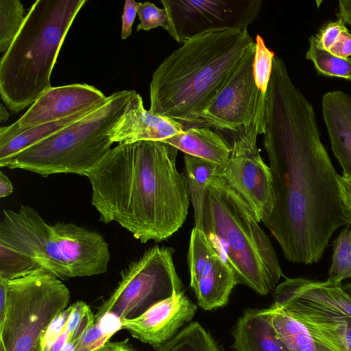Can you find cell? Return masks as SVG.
<instances>
[{
	"mask_svg": "<svg viewBox=\"0 0 351 351\" xmlns=\"http://www.w3.org/2000/svg\"><path fill=\"white\" fill-rule=\"evenodd\" d=\"M338 19H341L345 24L351 26V0H340L338 2Z\"/></svg>",
	"mask_w": 351,
	"mask_h": 351,
	"instance_id": "cell-39",
	"label": "cell"
},
{
	"mask_svg": "<svg viewBox=\"0 0 351 351\" xmlns=\"http://www.w3.org/2000/svg\"><path fill=\"white\" fill-rule=\"evenodd\" d=\"M230 156L217 176L222 178L247 202L258 221L265 225L272 213L274 199L269 166L256 147L236 143Z\"/></svg>",
	"mask_w": 351,
	"mask_h": 351,
	"instance_id": "cell-12",
	"label": "cell"
},
{
	"mask_svg": "<svg viewBox=\"0 0 351 351\" xmlns=\"http://www.w3.org/2000/svg\"><path fill=\"white\" fill-rule=\"evenodd\" d=\"M309 47L306 53V59L314 64L317 71L324 75L340 77L351 82V58L337 56L330 51L319 47L315 35L308 40Z\"/></svg>",
	"mask_w": 351,
	"mask_h": 351,
	"instance_id": "cell-25",
	"label": "cell"
},
{
	"mask_svg": "<svg viewBox=\"0 0 351 351\" xmlns=\"http://www.w3.org/2000/svg\"><path fill=\"white\" fill-rule=\"evenodd\" d=\"M7 308V294L4 285L0 282V326L3 323Z\"/></svg>",
	"mask_w": 351,
	"mask_h": 351,
	"instance_id": "cell-41",
	"label": "cell"
},
{
	"mask_svg": "<svg viewBox=\"0 0 351 351\" xmlns=\"http://www.w3.org/2000/svg\"><path fill=\"white\" fill-rule=\"evenodd\" d=\"M38 351H46L45 348L43 346L41 343Z\"/></svg>",
	"mask_w": 351,
	"mask_h": 351,
	"instance_id": "cell-43",
	"label": "cell"
},
{
	"mask_svg": "<svg viewBox=\"0 0 351 351\" xmlns=\"http://www.w3.org/2000/svg\"><path fill=\"white\" fill-rule=\"evenodd\" d=\"M140 3L134 0L125 1L122 15L121 35L122 40L126 39L132 34V25L136 18Z\"/></svg>",
	"mask_w": 351,
	"mask_h": 351,
	"instance_id": "cell-34",
	"label": "cell"
},
{
	"mask_svg": "<svg viewBox=\"0 0 351 351\" xmlns=\"http://www.w3.org/2000/svg\"><path fill=\"white\" fill-rule=\"evenodd\" d=\"M203 227L238 284L261 295L276 288L283 274L271 242L250 206L221 177L209 184Z\"/></svg>",
	"mask_w": 351,
	"mask_h": 351,
	"instance_id": "cell-6",
	"label": "cell"
},
{
	"mask_svg": "<svg viewBox=\"0 0 351 351\" xmlns=\"http://www.w3.org/2000/svg\"><path fill=\"white\" fill-rule=\"evenodd\" d=\"M99 107L83 110L69 117L21 131H10L5 127H1L0 167H6L12 158L19 152L57 133Z\"/></svg>",
	"mask_w": 351,
	"mask_h": 351,
	"instance_id": "cell-21",
	"label": "cell"
},
{
	"mask_svg": "<svg viewBox=\"0 0 351 351\" xmlns=\"http://www.w3.org/2000/svg\"><path fill=\"white\" fill-rule=\"evenodd\" d=\"M174 249L154 245L121 273L110 295L98 307L95 322L108 315L121 322L136 318L183 289L173 262Z\"/></svg>",
	"mask_w": 351,
	"mask_h": 351,
	"instance_id": "cell-9",
	"label": "cell"
},
{
	"mask_svg": "<svg viewBox=\"0 0 351 351\" xmlns=\"http://www.w3.org/2000/svg\"><path fill=\"white\" fill-rule=\"evenodd\" d=\"M187 260L190 286L198 305L204 310L226 305L238 284L237 278L204 231L195 227L191 233Z\"/></svg>",
	"mask_w": 351,
	"mask_h": 351,
	"instance_id": "cell-13",
	"label": "cell"
},
{
	"mask_svg": "<svg viewBox=\"0 0 351 351\" xmlns=\"http://www.w3.org/2000/svg\"><path fill=\"white\" fill-rule=\"evenodd\" d=\"M319 312L328 315L331 318L343 338L347 351H351V318L340 315Z\"/></svg>",
	"mask_w": 351,
	"mask_h": 351,
	"instance_id": "cell-35",
	"label": "cell"
},
{
	"mask_svg": "<svg viewBox=\"0 0 351 351\" xmlns=\"http://www.w3.org/2000/svg\"><path fill=\"white\" fill-rule=\"evenodd\" d=\"M134 90H121L81 119L14 156L6 167L42 176L72 173L86 176L112 149L110 132Z\"/></svg>",
	"mask_w": 351,
	"mask_h": 351,
	"instance_id": "cell-7",
	"label": "cell"
},
{
	"mask_svg": "<svg viewBox=\"0 0 351 351\" xmlns=\"http://www.w3.org/2000/svg\"><path fill=\"white\" fill-rule=\"evenodd\" d=\"M138 16L140 23L136 31H148L160 27L167 31L169 19L166 10L159 8L151 2L140 3Z\"/></svg>",
	"mask_w": 351,
	"mask_h": 351,
	"instance_id": "cell-30",
	"label": "cell"
},
{
	"mask_svg": "<svg viewBox=\"0 0 351 351\" xmlns=\"http://www.w3.org/2000/svg\"><path fill=\"white\" fill-rule=\"evenodd\" d=\"M71 312V306H69L62 311L49 325L41 341V343L45 348L46 351L50 350L51 347L65 331L66 322Z\"/></svg>",
	"mask_w": 351,
	"mask_h": 351,
	"instance_id": "cell-33",
	"label": "cell"
},
{
	"mask_svg": "<svg viewBox=\"0 0 351 351\" xmlns=\"http://www.w3.org/2000/svg\"><path fill=\"white\" fill-rule=\"evenodd\" d=\"M294 304L314 310L351 318V282L335 284L328 280L290 278L274 291V306Z\"/></svg>",
	"mask_w": 351,
	"mask_h": 351,
	"instance_id": "cell-16",
	"label": "cell"
},
{
	"mask_svg": "<svg viewBox=\"0 0 351 351\" xmlns=\"http://www.w3.org/2000/svg\"><path fill=\"white\" fill-rule=\"evenodd\" d=\"M23 5L19 0H0V51L5 53L25 21Z\"/></svg>",
	"mask_w": 351,
	"mask_h": 351,
	"instance_id": "cell-26",
	"label": "cell"
},
{
	"mask_svg": "<svg viewBox=\"0 0 351 351\" xmlns=\"http://www.w3.org/2000/svg\"><path fill=\"white\" fill-rule=\"evenodd\" d=\"M233 337L235 351H291L272 324L270 308L245 311L235 325Z\"/></svg>",
	"mask_w": 351,
	"mask_h": 351,
	"instance_id": "cell-19",
	"label": "cell"
},
{
	"mask_svg": "<svg viewBox=\"0 0 351 351\" xmlns=\"http://www.w3.org/2000/svg\"><path fill=\"white\" fill-rule=\"evenodd\" d=\"M322 107L333 154L343 176L351 178V97L341 90L329 91Z\"/></svg>",
	"mask_w": 351,
	"mask_h": 351,
	"instance_id": "cell-18",
	"label": "cell"
},
{
	"mask_svg": "<svg viewBox=\"0 0 351 351\" xmlns=\"http://www.w3.org/2000/svg\"><path fill=\"white\" fill-rule=\"evenodd\" d=\"M154 351H221L210 333L197 322H191Z\"/></svg>",
	"mask_w": 351,
	"mask_h": 351,
	"instance_id": "cell-24",
	"label": "cell"
},
{
	"mask_svg": "<svg viewBox=\"0 0 351 351\" xmlns=\"http://www.w3.org/2000/svg\"><path fill=\"white\" fill-rule=\"evenodd\" d=\"M184 130L181 123L152 114L143 106L135 90L121 117L110 132L113 143H133L142 141H162Z\"/></svg>",
	"mask_w": 351,
	"mask_h": 351,
	"instance_id": "cell-17",
	"label": "cell"
},
{
	"mask_svg": "<svg viewBox=\"0 0 351 351\" xmlns=\"http://www.w3.org/2000/svg\"><path fill=\"white\" fill-rule=\"evenodd\" d=\"M0 282L7 294L0 351H38L52 321L68 307L69 289L60 279L41 269Z\"/></svg>",
	"mask_w": 351,
	"mask_h": 351,
	"instance_id": "cell-8",
	"label": "cell"
},
{
	"mask_svg": "<svg viewBox=\"0 0 351 351\" xmlns=\"http://www.w3.org/2000/svg\"><path fill=\"white\" fill-rule=\"evenodd\" d=\"M110 261L98 232L73 223L47 222L28 205L3 210L0 222V280L44 270L60 280L99 275Z\"/></svg>",
	"mask_w": 351,
	"mask_h": 351,
	"instance_id": "cell-4",
	"label": "cell"
},
{
	"mask_svg": "<svg viewBox=\"0 0 351 351\" xmlns=\"http://www.w3.org/2000/svg\"><path fill=\"white\" fill-rule=\"evenodd\" d=\"M86 0H37L0 61V95L18 113L51 86L66 36Z\"/></svg>",
	"mask_w": 351,
	"mask_h": 351,
	"instance_id": "cell-5",
	"label": "cell"
},
{
	"mask_svg": "<svg viewBox=\"0 0 351 351\" xmlns=\"http://www.w3.org/2000/svg\"><path fill=\"white\" fill-rule=\"evenodd\" d=\"M185 154L199 158L223 167L230 156V147L223 138L209 127H191L165 139Z\"/></svg>",
	"mask_w": 351,
	"mask_h": 351,
	"instance_id": "cell-20",
	"label": "cell"
},
{
	"mask_svg": "<svg viewBox=\"0 0 351 351\" xmlns=\"http://www.w3.org/2000/svg\"><path fill=\"white\" fill-rule=\"evenodd\" d=\"M196 305L184 291L152 306L140 316L120 322V328L155 348L171 339L195 315Z\"/></svg>",
	"mask_w": 351,
	"mask_h": 351,
	"instance_id": "cell-15",
	"label": "cell"
},
{
	"mask_svg": "<svg viewBox=\"0 0 351 351\" xmlns=\"http://www.w3.org/2000/svg\"><path fill=\"white\" fill-rule=\"evenodd\" d=\"M184 174L194 213L195 228L204 231L203 210L209 184L221 170L220 166L206 160L184 154Z\"/></svg>",
	"mask_w": 351,
	"mask_h": 351,
	"instance_id": "cell-23",
	"label": "cell"
},
{
	"mask_svg": "<svg viewBox=\"0 0 351 351\" xmlns=\"http://www.w3.org/2000/svg\"><path fill=\"white\" fill-rule=\"evenodd\" d=\"M178 149L158 141L119 143L88 173L91 204L104 223L116 222L140 242L167 240L190 204Z\"/></svg>",
	"mask_w": 351,
	"mask_h": 351,
	"instance_id": "cell-2",
	"label": "cell"
},
{
	"mask_svg": "<svg viewBox=\"0 0 351 351\" xmlns=\"http://www.w3.org/2000/svg\"><path fill=\"white\" fill-rule=\"evenodd\" d=\"M254 55L255 49L203 114L204 126L217 132L230 147L236 143L256 147L257 137L265 131L267 94L258 89L254 81Z\"/></svg>",
	"mask_w": 351,
	"mask_h": 351,
	"instance_id": "cell-10",
	"label": "cell"
},
{
	"mask_svg": "<svg viewBox=\"0 0 351 351\" xmlns=\"http://www.w3.org/2000/svg\"><path fill=\"white\" fill-rule=\"evenodd\" d=\"M255 48L247 29L208 32L189 40L154 71L149 111L182 124L204 126V111Z\"/></svg>",
	"mask_w": 351,
	"mask_h": 351,
	"instance_id": "cell-3",
	"label": "cell"
},
{
	"mask_svg": "<svg viewBox=\"0 0 351 351\" xmlns=\"http://www.w3.org/2000/svg\"><path fill=\"white\" fill-rule=\"evenodd\" d=\"M272 324L291 351H346L282 310L271 306Z\"/></svg>",
	"mask_w": 351,
	"mask_h": 351,
	"instance_id": "cell-22",
	"label": "cell"
},
{
	"mask_svg": "<svg viewBox=\"0 0 351 351\" xmlns=\"http://www.w3.org/2000/svg\"><path fill=\"white\" fill-rule=\"evenodd\" d=\"M10 117L8 111L6 110L5 106L3 104H1L0 107V121L5 122L8 120Z\"/></svg>",
	"mask_w": 351,
	"mask_h": 351,
	"instance_id": "cell-42",
	"label": "cell"
},
{
	"mask_svg": "<svg viewBox=\"0 0 351 351\" xmlns=\"http://www.w3.org/2000/svg\"><path fill=\"white\" fill-rule=\"evenodd\" d=\"M338 181L345 218L347 223L351 225V178L339 176Z\"/></svg>",
	"mask_w": 351,
	"mask_h": 351,
	"instance_id": "cell-36",
	"label": "cell"
},
{
	"mask_svg": "<svg viewBox=\"0 0 351 351\" xmlns=\"http://www.w3.org/2000/svg\"><path fill=\"white\" fill-rule=\"evenodd\" d=\"M328 51L343 58H347L351 56V34L349 33L348 30L342 32Z\"/></svg>",
	"mask_w": 351,
	"mask_h": 351,
	"instance_id": "cell-37",
	"label": "cell"
},
{
	"mask_svg": "<svg viewBox=\"0 0 351 351\" xmlns=\"http://www.w3.org/2000/svg\"><path fill=\"white\" fill-rule=\"evenodd\" d=\"M167 32L183 44L202 34L226 29H247L258 17L261 0H161Z\"/></svg>",
	"mask_w": 351,
	"mask_h": 351,
	"instance_id": "cell-11",
	"label": "cell"
},
{
	"mask_svg": "<svg viewBox=\"0 0 351 351\" xmlns=\"http://www.w3.org/2000/svg\"><path fill=\"white\" fill-rule=\"evenodd\" d=\"M265 121L263 145L274 199L265 226L288 261L317 263L332 234L348 224L339 175L321 141L312 104L278 56L273 61Z\"/></svg>",
	"mask_w": 351,
	"mask_h": 351,
	"instance_id": "cell-1",
	"label": "cell"
},
{
	"mask_svg": "<svg viewBox=\"0 0 351 351\" xmlns=\"http://www.w3.org/2000/svg\"><path fill=\"white\" fill-rule=\"evenodd\" d=\"M347 30L346 24L340 19L329 22L322 27L318 34L315 35L316 44L321 49L329 51L342 32Z\"/></svg>",
	"mask_w": 351,
	"mask_h": 351,
	"instance_id": "cell-32",
	"label": "cell"
},
{
	"mask_svg": "<svg viewBox=\"0 0 351 351\" xmlns=\"http://www.w3.org/2000/svg\"><path fill=\"white\" fill-rule=\"evenodd\" d=\"M71 312L66 325L67 341L62 351H72L84 332L95 323V317L90 306L83 301L71 305Z\"/></svg>",
	"mask_w": 351,
	"mask_h": 351,
	"instance_id": "cell-28",
	"label": "cell"
},
{
	"mask_svg": "<svg viewBox=\"0 0 351 351\" xmlns=\"http://www.w3.org/2000/svg\"><path fill=\"white\" fill-rule=\"evenodd\" d=\"M14 187L11 180L2 171H0V197H5L11 195L13 192Z\"/></svg>",
	"mask_w": 351,
	"mask_h": 351,
	"instance_id": "cell-40",
	"label": "cell"
},
{
	"mask_svg": "<svg viewBox=\"0 0 351 351\" xmlns=\"http://www.w3.org/2000/svg\"><path fill=\"white\" fill-rule=\"evenodd\" d=\"M255 43L256 49L253 62L254 78L258 89L263 93L267 94L275 54L266 46L261 35H256Z\"/></svg>",
	"mask_w": 351,
	"mask_h": 351,
	"instance_id": "cell-29",
	"label": "cell"
},
{
	"mask_svg": "<svg viewBox=\"0 0 351 351\" xmlns=\"http://www.w3.org/2000/svg\"><path fill=\"white\" fill-rule=\"evenodd\" d=\"M332 263L328 271L329 282L341 284L351 278V230H341L333 241Z\"/></svg>",
	"mask_w": 351,
	"mask_h": 351,
	"instance_id": "cell-27",
	"label": "cell"
},
{
	"mask_svg": "<svg viewBox=\"0 0 351 351\" xmlns=\"http://www.w3.org/2000/svg\"><path fill=\"white\" fill-rule=\"evenodd\" d=\"M101 322L89 327L76 343L72 351H95L106 343L115 330L104 329Z\"/></svg>",
	"mask_w": 351,
	"mask_h": 351,
	"instance_id": "cell-31",
	"label": "cell"
},
{
	"mask_svg": "<svg viewBox=\"0 0 351 351\" xmlns=\"http://www.w3.org/2000/svg\"><path fill=\"white\" fill-rule=\"evenodd\" d=\"M95 351H137L128 341V339L119 341H108Z\"/></svg>",
	"mask_w": 351,
	"mask_h": 351,
	"instance_id": "cell-38",
	"label": "cell"
},
{
	"mask_svg": "<svg viewBox=\"0 0 351 351\" xmlns=\"http://www.w3.org/2000/svg\"><path fill=\"white\" fill-rule=\"evenodd\" d=\"M100 90L86 83L50 87L14 123L5 128L21 131L96 108L107 100Z\"/></svg>",
	"mask_w": 351,
	"mask_h": 351,
	"instance_id": "cell-14",
	"label": "cell"
}]
</instances>
